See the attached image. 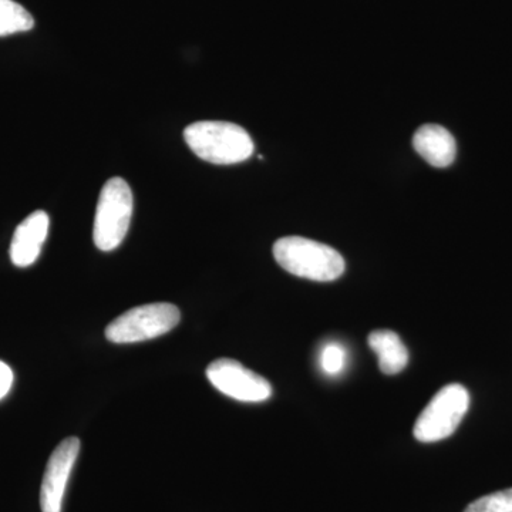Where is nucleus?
<instances>
[{
    "label": "nucleus",
    "mask_w": 512,
    "mask_h": 512,
    "mask_svg": "<svg viewBox=\"0 0 512 512\" xmlns=\"http://www.w3.org/2000/svg\"><path fill=\"white\" fill-rule=\"evenodd\" d=\"M185 143L195 156L217 165H232L248 160L254 141L248 131L228 121H198L184 130Z\"/></svg>",
    "instance_id": "f257e3e1"
},
{
    "label": "nucleus",
    "mask_w": 512,
    "mask_h": 512,
    "mask_svg": "<svg viewBox=\"0 0 512 512\" xmlns=\"http://www.w3.org/2000/svg\"><path fill=\"white\" fill-rule=\"evenodd\" d=\"M276 262L299 278L332 282L345 272V259L336 249L303 237H285L274 245Z\"/></svg>",
    "instance_id": "f03ea898"
},
{
    "label": "nucleus",
    "mask_w": 512,
    "mask_h": 512,
    "mask_svg": "<svg viewBox=\"0 0 512 512\" xmlns=\"http://www.w3.org/2000/svg\"><path fill=\"white\" fill-rule=\"evenodd\" d=\"M134 200L130 185L123 178H110L100 192L94 218L93 239L100 251L119 248L133 218Z\"/></svg>",
    "instance_id": "7ed1b4c3"
},
{
    "label": "nucleus",
    "mask_w": 512,
    "mask_h": 512,
    "mask_svg": "<svg viewBox=\"0 0 512 512\" xmlns=\"http://www.w3.org/2000/svg\"><path fill=\"white\" fill-rule=\"evenodd\" d=\"M470 407V393L461 384H447L440 390L414 424V437L421 443H436L450 437Z\"/></svg>",
    "instance_id": "20e7f679"
},
{
    "label": "nucleus",
    "mask_w": 512,
    "mask_h": 512,
    "mask_svg": "<svg viewBox=\"0 0 512 512\" xmlns=\"http://www.w3.org/2000/svg\"><path fill=\"white\" fill-rule=\"evenodd\" d=\"M180 319V311L171 303L137 306L107 326L106 338L117 345L146 342L171 332Z\"/></svg>",
    "instance_id": "39448f33"
},
{
    "label": "nucleus",
    "mask_w": 512,
    "mask_h": 512,
    "mask_svg": "<svg viewBox=\"0 0 512 512\" xmlns=\"http://www.w3.org/2000/svg\"><path fill=\"white\" fill-rule=\"evenodd\" d=\"M207 377L218 392L238 402L261 403L272 396L271 383L237 360H215L208 366Z\"/></svg>",
    "instance_id": "423d86ee"
},
{
    "label": "nucleus",
    "mask_w": 512,
    "mask_h": 512,
    "mask_svg": "<svg viewBox=\"0 0 512 512\" xmlns=\"http://www.w3.org/2000/svg\"><path fill=\"white\" fill-rule=\"evenodd\" d=\"M80 451L77 437L64 439L53 451L43 476L40 488V508L42 512H62L63 497L67 483Z\"/></svg>",
    "instance_id": "0eeeda50"
},
{
    "label": "nucleus",
    "mask_w": 512,
    "mask_h": 512,
    "mask_svg": "<svg viewBox=\"0 0 512 512\" xmlns=\"http://www.w3.org/2000/svg\"><path fill=\"white\" fill-rule=\"evenodd\" d=\"M49 225V215L45 211L33 212L18 225L10 244V259L13 265L28 268L35 264L46 242Z\"/></svg>",
    "instance_id": "6e6552de"
},
{
    "label": "nucleus",
    "mask_w": 512,
    "mask_h": 512,
    "mask_svg": "<svg viewBox=\"0 0 512 512\" xmlns=\"http://www.w3.org/2000/svg\"><path fill=\"white\" fill-rule=\"evenodd\" d=\"M414 150L436 168H447L456 160L457 144L447 128L426 124L413 137Z\"/></svg>",
    "instance_id": "1a4fd4ad"
},
{
    "label": "nucleus",
    "mask_w": 512,
    "mask_h": 512,
    "mask_svg": "<svg viewBox=\"0 0 512 512\" xmlns=\"http://www.w3.org/2000/svg\"><path fill=\"white\" fill-rule=\"evenodd\" d=\"M370 349L379 359L380 370L387 376L397 375L406 369L409 363V352L396 332L389 329L375 330L370 333Z\"/></svg>",
    "instance_id": "9d476101"
},
{
    "label": "nucleus",
    "mask_w": 512,
    "mask_h": 512,
    "mask_svg": "<svg viewBox=\"0 0 512 512\" xmlns=\"http://www.w3.org/2000/svg\"><path fill=\"white\" fill-rule=\"evenodd\" d=\"M35 26V19L28 10L13 0H0V37L28 32Z\"/></svg>",
    "instance_id": "9b49d317"
},
{
    "label": "nucleus",
    "mask_w": 512,
    "mask_h": 512,
    "mask_svg": "<svg viewBox=\"0 0 512 512\" xmlns=\"http://www.w3.org/2000/svg\"><path fill=\"white\" fill-rule=\"evenodd\" d=\"M464 512H512V488L478 498Z\"/></svg>",
    "instance_id": "f8f14e48"
},
{
    "label": "nucleus",
    "mask_w": 512,
    "mask_h": 512,
    "mask_svg": "<svg viewBox=\"0 0 512 512\" xmlns=\"http://www.w3.org/2000/svg\"><path fill=\"white\" fill-rule=\"evenodd\" d=\"M346 350L338 343H328L320 355V367L329 376H336L345 369Z\"/></svg>",
    "instance_id": "ddd939ff"
},
{
    "label": "nucleus",
    "mask_w": 512,
    "mask_h": 512,
    "mask_svg": "<svg viewBox=\"0 0 512 512\" xmlns=\"http://www.w3.org/2000/svg\"><path fill=\"white\" fill-rule=\"evenodd\" d=\"M13 384V372L12 369L5 362L0 360V400L3 397L8 396L10 389Z\"/></svg>",
    "instance_id": "4468645a"
}]
</instances>
